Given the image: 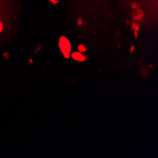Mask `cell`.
<instances>
[{
    "instance_id": "1",
    "label": "cell",
    "mask_w": 158,
    "mask_h": 158,
    "mask_svg": "<svg viewBox=\"0 0 158 158\" xmlns=\"http://www.w3.org/2000/svg\"><path fill=\"white\" fill-rule=\"evenodd\" d=\"M130 26L138 31H156L158 26V0H119Z\"/></svg>"
},
{
    "instance_id": "2",
    "label": "cell",
    "mask_w": 158,
    "mask_h": 158,
    "mask_svg": "<svg viewBox=\"0 0 158 158\" xmlns=\"http://www.w3.org/2000/svg\"><path fill=\"white\" fill-rule=\"evenodd\" d=\"M14 12L13 0H0V40L10 32Z\"/></svg>"
}]
</instances>
